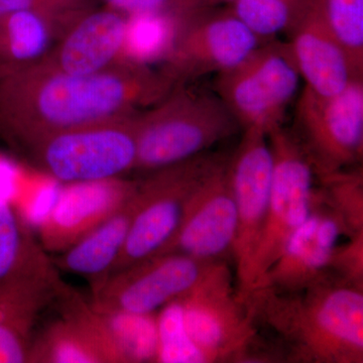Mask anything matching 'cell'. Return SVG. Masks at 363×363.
I'll use <instances>...</instances> for the list:
<instances>
[{
    "instance_id": "3",
    "label": "cell",
    "mask_w": 363,
    "mask_h": 363,
    "mask_svg": "<svg viewBox=\"0 0 363 363\" xmlns=\"http://www.w3.org/2000/svg\"><path fill=\"white\" fill-rule=\"evenodd\" d=\"M241 130L214 92L177 84L138 116L135 171L152 173L208 152Z\"/></svg>"
},
{
    "instance_id": "23",
    "label": "cell",
    "mask_w": 363,
    "mask_h": 363,
    "mask_svg": "<svg viewBox=\"0 0 363 363\" xmlns=\"http://www.w3.org/2000/svg\"><path fill=\"white\" fill-rule=\"evenodd\" d=\"M99 313L118 358V363L157 362L156 313Z\"/></svg>"
},
{
    "instance_id": "30",
    "label": "cell",
    "mask_w": 363,
    "mask_h": 363,
    "mask_svg": "<svg viewBox=\"0 0 363 363\" xmlns=\"http://www.w3.org/2000/svg\"><path fill=\"white\" fill-rule=\"evenodd\" d=\"M100 4L130 18L143 14H171L174 0H100Z\"/></svg>"
},
{
    "instance_id": "2",
    "label": "cell",
    "mask_w": 363,
    "mask_h": 363,
    "mask_svg": "<svg viewBox=\"0 0 363 363\" xmlns=\"http://www.w3.org/2000/svg\"><path fill=\"white\" fill-rule=\"evenodd\" d=\"M242 301L285 362H363V286L329 274L298 292L259 286Z\"/></svg>"
},
{
    "instance_id": "11",
    "label": "cell",
    "mask_w": 363,
    "mask_h": 363,
    "mask_svg": "<svg viewBox=\"0 0 363 363\" xmlns=\"http://www.w3.org/2000/svg\"><path fill=\"white\" fill-rule=\"evenodd\" d=\"M218 262L164 253L113 272L92 292L90 305L99 312L155 314L185 297Z\"/></svg>"
},
{
    "instance_id": "4",
    "label": "cell",
    "mask_w": 363,
    "mask_h": 363,
    "mask_svg": "<svg viewBox=\"0 0 363 363\" xmlns=\"http://www.w3.org/2000/svg\"><path fill=\"white\" fill-rule=\"evenodd\" d=\"M140 111L43 136L20 152L64 184L121 178L135 169Z\"/></svg>"
},
{
    "instance_id": "16",
    "label": "cell",
    "mask_w": 363,
    "mask_h": 363,
    "mask_svg": "<svg viewBox=\"0 0 363 363\" xmlns=\"http://www.w3.org/2000/svg\"><path fill=\"white\" fill-rule=\"evenodd\" d=\"M100 0H52L0 18V72L40 63Z\"/></svg>"
},
{
    "instance_id": "15",
    "label": "cell",
    "mask_w": 363,
    "mask_h": 363,
    "mask_svg": "<svg viewBox=\"0 0 363 363\" xmlns=\"http://www.w3.org/2000/svg\"><path fill=\"white\" fill-rule=\"evenodd\" d=\"M38 227V241L58 255L111 216L135 192L138 181L121 178L65 184Z\"/></svg>"
},
{
    "instance_id": "6",
    "label": "cell",
    "mask_w": 363,
    "mask_h": 363,
    "mask_svg": "<svg viewBox=\"0 0 363 363\" xmlns=\"http://www.w3.org/2000/svg\"><path fill=\"white\" fill-rule=\"evenodd\" d=\"M226 157L219 152H203L152 172L140 181V206L111 274L164 250L176 235L197 189Z\"/></svg>"
},
{
    "instance_id": "28",
    "label": "cell",
    "mask_w": 363,
    "mask_h": 363,
    "mask_svg": "<svg viewBox=\"0 0 363 363\" xmlns=\"http://www.w3.org/2000/svg\"><path fill=\"white\" fill-rule=\"evenodd\" d=\"M322 4L353 72L363 77V0H322Z\"/></svg>"
},
{
    "instance_id": "27",
    "label": "cell",
    "mask_w": 363,
    "mask_h": 363,
    "mask_svg": "<svg viewBox=\"0 0 363 363\" xmlns=\"http://www.w3.org/2000/svg\"><path fill=\"white\" fill-rule=\"evenodd\" d=\"M157 330V363H207L204 354L189 335L181 298L160 310Z\"/></svg>"
},
{
    "instance_id": "19",
    "label": "cell",
    "mask_w": 363,
    "mask_h": 363,
    "mask_svg": "<svg viewBox=\"0 0 363 363\" xmlns=\"http://www.w3.org/2000/svg\"><path fill=\"white\" fill-rule=\"evenodd\" d=\"M140 183V181H138ZM138 185L133 194L77 243L51 257L59 272L82 277L95 291L111 276L140 206Z\"/></svg>"
},
{
    "instance_id": "14",
    "label": "cell",
    "mask_w": 363,
    "mask_h": 363,
    "mask_svg": "<svg viewBox=\"0 0 363 363\" xmlns=\"http://www.w3.org/2000/svg\"><path fill=\"white\" fill-rule=\"evenodd\" d=\"M343 235L347 236L345 225L317 187L309 216L290 236L278 259L255 288L298 292L326 278Z\"/></svg>"
},
{
    "instance_id": "18",
    "label": "cell",
    "mask_w": 363,
    "mask_h": 363,
    "mask_svg": "<svg viewBox=\"0 0 363 363\" xmlns=\"http://www.w3.org/2000/svg\"><path fill=\"white\" fill-rule=\"evenodd\" d=\"M128 16L99 6L83 14L40 63L64 73L90 74L123 62Z\"/></svg>"
},
{
    "instance_id": "10",
    "label": "cell",
    "mask_w": 363,
    "mask_h": 363,
    "mask_svg": "<svg viewBox=\"0 0 363 363\" xmlns=\"http://www.w3.org/2000/svg\"><path fill=\"white\" fill-rule=\"evenodd\" d=\"M176 18L175 35L161 67L176 85L229 70L267 42L255 35L228 7Z\"/></svg>"
},
{
    "instance_id": "32",
    "label": "cell",
    "mask_w": 363,
    "mask_h": 363,
    "mask_svg": "<svg viewBox=\"0 0 363 363\" xmlns=\"http://www.w3.org/2000/svg\"><path fill=\"white\" fill-rule=\"evenodd\" d=\"M52 0H0V18L6 14L49 4Z\"/></svg>"
},
{
    "instance_id": "9",
    "label": "cell",
    "mask_w": 363,
    "mask_h": 363,
    "mask_svg": "<svg viewBox=\"0 0 363 363\" xmlns=\"http://www.w3.org/2000/svg\"><path fill=\"white\" fill-rule=\"evenodd\" d=\"M293 133L317 178L352 168L363 155V78L333 96L305 87L295 108Z\"/></svg>"
},
{
    "instance_id": "12",
    "label": "cell",
    "mask_w": 363,
    "mask_h": 363,
    "mask_svg": "<svg viewBox=\"0 0 363 363\" xmlns=\"http://www.w3.org/2000/svg\"><path fill=\"white\" fill-rule=\"evenodd\" d=\"M272 164L269 136L253 128L243 130L235 152L227 161L238 213L233 259L240 298L247 292L250 264L267 218Z\"/></svg>"
},
{
    "instance_id": "29",
    "label": "cell",
    "mask_w": 363,
    "mask_h": 363,
    "mask_svg": "<svg viewBox=\"0 0 363 363\" xmlns=\"http://www.w3.org/2000/svg\"><path fill=\"white\" fill-rule=\"evenodd\" d=\"M329 274L346 283L363 286V233L338 245L332 257Z\"/></svg>"
},
{
    "instance_id": "20",
    "label": "cell",
    "mask_w": 363,
    "mask_h": 363,
    "mask_svg": "<svg viewBox=\"0 0 363 363\" xmlns=\"http://www.w3.org/2000/svg\"><path fill=\"white\" fill-rule=\"evenodd\" d=\"M60 279L51 255L33 238L11 200L0 193V295Z\"/></svg>"
},
{
    "instance_id": "26",
    "label": "cell",
    "mask_w": 363,
    "mask_h": 363,
    "mask_svg": "<svg viewBox=\"0 0 363 363\" xmlns=\"http://www.w3.org/2000/svg\"><path fill=\"white\" fill-rule=\"evenodd\" d=\"M325 200L342 220L347 238L363 233V173L362 167L319 177Z\"/></svg>"
},
{
    "instance_id": "1",
    "label": "cell",
    "mask_w": 363,
    "mask_h": 363,
    "mask_svg": "<svg viewBox=\"0 0 363 363\" xmlns=\"http://www.w3.org/2000/svg\"><path fill=\"white\" fill-rule=\"evenodd\" d=\"M174 86L161 69L130 62L90 74L40 65L0 72V140L21 150L43 136L147 109Z\"/></svg>"
},
{
    "instance_id": "24",
    "label": "cell",
    "mask_w": 363,
    "mask_h": 363,
    "mask_svg": "<svg viewBox=\"0 0 363 363\" xmlns=\"http://www.w3.org/2000/svg\"><path fill=\"white\" fill-rule=\"evenodd\" d=\"M177 28V18L169 13L143 14L128 18L123 62L150 66L168 54Z\"/></svg>"
},
{
    "instance_id": "21",
    "label": "cell",
    "mask_w": 363,
    "mask_h": 363,
    "mask_svg": "<svg viewBox=\"0 0 363 363\" xmlns=\"http://www.w3.org/2000/svg\"><path fill=\"white\" fill-rule=\"evenodd\" d=\"M62 283L0 295V363L28 362L35 320Z\"/></svg>"
},
{
    "instance_id": "31",
    "label": "cell",
    "mask_w": 363,
    "mask_h": 363,
    "mask_svg": "<svg viewBox=\"0 0 363 363\" xmlns=\"http://www.w3.org/2000/svg\"><path fill=\"white\" fill-rule=\"evenodd\" d=\"M233 1L234 0H174L171 14L175 18H181L196 11L226 7Z\"/></svg>"
},
{
    "instance_id": "25",
    "label": "cell",
    "mask_w": 363,
    "mask_h": 363,
    "mask_svg": "<svg viewBox=\"0 0 363 363\" xmlns=\"http://www.w3.org/2000/svg\"><path fill=\"white\" fill-rule=\"evenodd\" d=\"M308 0H234L228 7L262 40L288 32Z\"/></svg>"
},
{
    "instance_id": "8",
    "label": "cell",
    "mask_w": 363,
    "mask_h": 363,
    "mask_svg": "<svg viewBox=\"0 0 363 363\" xmlns=\"http://www.w3.org/2000/svg\"><path fill=\"white\" fill-rule=\"evenodd\" d=\"M267 136L274 162L271 193L266 221L250 264L245 296L259 283L290 236L308 218L318 187L314 169L293 130L283 125Z\"/></svg>"
},
{
    "instance_id": "13",
    "label": "cell",
    "mask_w": 363,
    "mask_h": 363,
    "mask_svg": "<svg viewBox=\"0 0 363 363\" xmlns=\"http://www.w3.org/2000/svg\"><path fill=\"white\" fill-rule=\"evenodd\" d=\"M227 161L228 157L202 182L176 235L160 255L181 253L206 262L233 259L238 213Z\"/></svg>"
},
{
    "instance_id": "17",
    "label": "cell",
    "mask_w": 363,
    "mask_h": 363,
    "mask_svg": "<svg viewBox=\"0 0 363 363\" xmlns=\"http://www.w3.org/2000/svg\"><path fill=\"white\" fill-rule=\"evenodd\" d=\"M288 44L305 87L333 96L354 79L347 52L327 18L322 0H308L291 26Z\"/></svg>"
},
{
    "instance_id": "22",
    "label": "cell",
    "mask_w": 363,
    "mask_h": 363,
    "mask_svg": "<svg viewBox=\"0 0 363 363\" xmlns=\"http://www.w3.org/2000/svg\"><path fill=\"white\" fill-rule=\"evenodd\" d=\"M32 342L28 362L106 363L94 341L71 317L60 314Z\"/></svg>"
},
{
    "instance_id": "5",
    "label": "cell",
    "mask_w": 363,
    "mask_h": 363,
    "mask_svg": "<svg viewBox=\"0 0 363 363\" xmlns=\"http://www.w3.org/2000/svg\"><path fill=\"white\" fill-rule=\"evenodd\" d=\"M184 321L207 363L262 362L267 341L234 288L226 262H218L181 298Z\"/></svg>"
},
{
    "instance_id": "7",
    "label": "cell",
    "mask_w": 363,
    "mask_h": 363,
    "mask_svg": "<svg viewBox=\"0 0 363 363\" xmlns=\"http://www.w3.org/2000/svg\"><path fill=\"white\" fill-rule=\"evenodd\" d=\"M301 76L288 42L259 45L238 65L216 76L215 93L240 123L269 135L285 125Z\"/></svg>"
}]
</instances>
